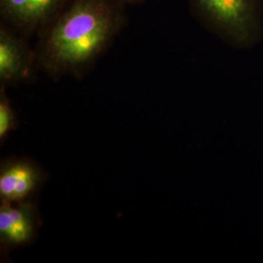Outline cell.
I'll return each instance as SVG.
<instances>
[{
  "label": "cell",
  "instance_id": "3957f363",
  "mask_svg": "<svg viewBox=\"0 0 263 263\" xmlns=\"http://www.w3.org/2000/svg\"><path fill=\"white\" fill-rule=\"evenodd\" d=\"M47 175L37 163L24 157H10L0 165L1 203L35 200Z\"/></svg>",
  "mask_w": 263,
  "mask_h": 263
},
{
  "label": "cell",
  "instance_id": "7a4b0ae2",
  "mask_svg": "<svg viewBox=\"0 0 263 263\" xmlns=\"http://www.w3.org/2000/svg\"><path fill=\"white\" fill-rule=\"evenodd\" d=\"M210 30L232 46L253 47L263 36V0H189Z\"/></svg>",
  "mask_w": 263,
  "mask_h": 263
},
{
  "label": "cell",
  "instance_id": "ba28073f",
  "mask_svg": "<svg viewBox=\"0 0 263 263\" xmlns=\"http://www.w3.org/2000/svg\"><path fill=\"white\" fill-rule=\"evenodd\" d=\"M121 1L127 2V3H139V2H141L143 0H121Z\"/></svg>",
  "mask_w": 263,
  "mask_h": 263
},
{
  "label": "cell",
  "instance_id": "52a82bcc",
  "mask_svg": "<svg viewBox=\"0 0 263 263\" xmlns=\"http://www.w3.org/2000/svg\"><path fill=\"white\" fill-rule=\"evenodd\" d=\"M18 127V119L15 109L7 97L5 86L0 88V141L3 143L12 132Z\"/></svg>",
  "mask_w": 263,
  "mask_h": 263
},
{
  "label": "cell",
  "instance_id": "5b68a950",
  "mask_svg": "<svg viewBox=\"0 0 263 263\" xmlns=\"http://www.w3.org/2000/svg\"><path fill=\"white\" fill-rule=\"evenodd\" d=\"M71 0H0L2 18L24 33L43 29Z\"/></svg>",
  "mask_w": 263,
  "mask_h": 263
},
{
  "label": "cell",
  "instance_id": "277c9868",
  "mask_svg": "<svg viewBox=\"0 0 263 263\" xmlns=\"http://www.w3.org/2000/svg\"><path fill=\"white\" fill-rule=\"evenodd\" d=\"M41 226L35 200L0 205L1 251H10L31 244Z\"/></svg>",
  "mask_w": 263,
  "mask_h": 263
},
{
  "label": "cell",
  "instance_id": "8992f818",
  "mask_svg": "<svg viewBox=\"0 0 263 263\" xmlns=\"http://www.w3.org/2000/svg\"><path fill=\"white\" fill-rule=\"evenodd\" d=\"M37 65L36 54L28 44L3 26L0 28V81L1 85L18 84L30 78Z\"/></svg>",
  "mask_w": 263,
  "mask_h": 263
},
{
  "label": "cell",
  "instance_id": "6da1fadb",
  "mask_svg": "<svg viewBox=\"0 0 263 263\" xmlns=\"http://www.w3.org/2000/svg\"><path fill=\"white\" fill-rule=\"evenodd\" d=\"M122 15L109 0H71L43 28L37 66L49 76L80 77L109 46L122 27Z\"/></svg>",
  "mask_w": 263,
  "mask_h": 263
}]
</instances>
